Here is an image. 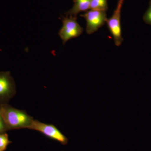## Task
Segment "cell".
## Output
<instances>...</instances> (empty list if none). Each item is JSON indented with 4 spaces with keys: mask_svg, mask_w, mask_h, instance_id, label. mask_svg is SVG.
Masks as SVG:
<instances>
[{
    "mask_svg": "<svg viewBox=\"0 0 151 151\" xmlns=\"http://www.w3.org/2000/svg\"><path fill=\"white\" fill-rule=\"evenodd\" d=\"M62 18L63 26L60 30L58 35L64 45L70 39L81 35L83 29L77 22L76 17L66 16Z\"/></svg>",
    "mask_w": 151,
    "mask_h": 151,
    "instance_id": "obj_3",
    "label": "cell"
},
{
    "mask_svg": "<svg viewBox=\"0 0 151 151\" xmlns=\"http://www.w3.org/2000/svg\"><path fill=\"white\" fill-rule=\"evenodd\" d=\"M81 16L86 20V31L89 35L94 33L103 26L108 19L106 12L96 10H89Z\"/></svg>",
    "mask_w": 151,
    "mask_h": 151,
    "instance_id": "obj_5",
    "label": "cell"
},
{
    "mask_svg": "<svg viewBox=\"0 0 151 151\" xmlns=\"http://www.w3.org/2000/svg\"><path fill=\"white\" fill-rule=\"evenodd\" d=\"M8 129L2 117L0 115V134H3Z\"/></svg>",
    "mask_w": 151,
    "mask_h": 151,
    "instance_id": "obj_11",
    "label": "cell"
},
{
    "mask_svg": "<svg viewBox=\"0 0 151 151\" xmlns=\"http://www.w3.org/2000/svg\"><path fill=\"white\" fill-rule=\"evenodd\" d=\"M11 142L9 140L8 135L6 133L0 134V151L5 150Z\"/></svg>",
    "mask_w": 151,
    "mask_h": 151,
    "instance_id": "obj_9",
    "label": "cell"
},
{
    "mask_svg": "<svg viewBox=\"0 0 151 151\" xmlns=\"http://www.w3.org/2000/svg\"><path fill=\"white\" fill-rule=\"evenodd\" d=\"M0 115L8 129H27L33 120L26 111L16 109L6 104L0 105Z\"/></svg>",
    "mask_w": 151,
    "mask_h": 151,
    "instance_id": "obj_1",
    "label": "cell"
},
{
    "mask_svg": "<svg viewBox=\"0 0 151 151\" xmlns=\"http://www.w3.org/2000/svg\"><path fill=\"white\" fill-rule=\"evenodd\" d=\"M27 129L35 130L42 133L47 137L54 139L63 145H67L68 139L55 126L33 120Z\"/></svg>",
    "mask_w": 151,
    "mask_h": 151,
    "instance_id": "obj_4",
    "label": "cell"
},
{
    "mask_svg": "<svg viewBox=\"0 0 151 151\" xmlns=\"http://www.w3.org/2000/svg\"><path fill=\"white\" fill-rule=\"evenodd\" d=\"M144 22L147 24L151 25V1L150 2V5L147 10L143 16Z\"/></svg>",
    "mask_w": 151,
    "mask_h": 151,
    "instance_id": "obj_10",
    "label": "cell"
},
{
    "mask_svg": "<svg viewBox=\"0 0 151 151\" xmlns=\"http://www.w3.org/2000/svg\"><path fill=\"white\" fill-rule=\"evenodd\" d=\"M124 0H119L113 15L106 21L109 31L113 36L114 43L117 46L122 45L123 41L121 25V12Z\"/></svg>",
    "mask_w": 151,
    "mask_h": 151,
    "instance_id": "obj_2",
    "label": "cell"
},
{
    "mask_svg": "<svg viewBox=\"0 0 151 151\" xmlns=\"http://www.w3.org/2000/svg\"><path fill=\"white\" fill-rule=\"evenodd\" d=\"M90 9L105 11L108 9L107 0H91Z\"/></svg>",
    "mask_w": 151,
    "mask_h": 151,
    "instance_id": "obj_8",
    "label": "cell"
},
{
    "mask_svg": "<svg viewBox=\"0 0 151 151\" xmlns=\"http://www.w3.org/2000/svg\"><path fill=\"white\" fill-rule=\"evenodd\" d=\"M73 7L65 14L67 16L76 17L81 12L90 10L91 0H73Z\"/></svg>",
    "mask_w": 151,
    "mask_h": 151,
    "instance_id": "obj_7",
    "label": "cell"
},
{
    "mask_svg": "<svg viewBox=\"0 0 151 151\" xmlns=\"http://www.w3.org/2000/svg\"><path fill=\"white\" fill-rule=\"evenodd\" d=\"M16 93L15 84L10 72H0V102L8 101Z\"/></svg>",
    "mask_w": 151,
    "mask_h": 151,
    "instance_id": "obj_6",
    "label": "cell"
},
{
    "mask_svg": "<svg viewBox=\"0 0 151 151\" xmlns=\"http://www.w3.org/2000/svg\"></svg>",
    "mask_w": 151,
    "mask_h": 151,
    "instance_id": "obj_12",
    "label": "cell"
}]
</instances>
